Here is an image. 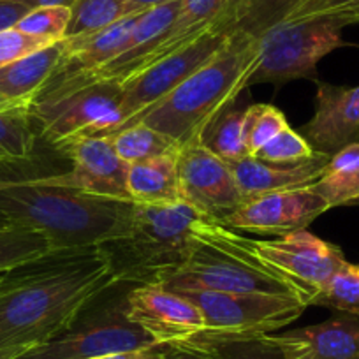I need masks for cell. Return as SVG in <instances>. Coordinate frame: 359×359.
<instances>
[{"mask_svg":"<svg viewBox=\"0 0 359 359\" xmlns=\"http://www.w3.org/2000/svg\"><path fill=\"white\" fill-rule=\"evenodd\" d=\"M113 285L116 280L101 247L37 259L27 278L0 298V348L46 344Z\"/></svg>","mask_w":359,"mask_h":359,"instance_id":"obj_1","label":"cell"},{"mask_svg":"<svg viewBox=\"0 0 359 359\" xmlns=\"http://www.w3.org/2000/svg\"><path fill=\"white\" fill-rule=\"evenodd\" d=\"M136 206L130 199L64 187L53 175L0 172V222L37 231L55 250L99 247L122 236Z\"/></svg>","mask_w":359,"mask_h":359,"instance_id":"obj_2","label":"cell"},{"mask_svg":"<svg viewBox=\"0 0 359 359\" xmlns=\"http://www.w3.org/2000/svg\"><path fill=\"white\" fill-rule=\"evenodd\" d=\"M257 58L259 32L240 23L208 64L176 86L137 122L165 134L180 147L201 140L212 120L234 104L247 88Z\"/></svg>","mask_w":359,"mask_h":359,"instance_id":"obj_3","label":"cell"},{"mask_svg":"<svg viewBox=\"0 0 359 359\" xmlns=\"http://www.w3.org/2000/svg\"><path fill=\"white\" fill-rule=\"evenodd\" d=\"M162 287L194 292H262L305 302L299 289L259 254L255 240L240 236L210 217L196 224L187 259Z\"/></svg>","mask_w":359,"mask_h":359,"instance_id":"obj_4","label":"cell"},{"mask_svg":"<svg viewBox=\"0 0 359 359\" xmlns=\"http://www.w3.org/2000/svg\"><path fill=\"white\" fill-rule=\"evenodd\" d=\"M205 217L185 201L137 205L129 231L99 245L116 284H168L187 259L192 231Z\"/></svg>","mask_w":359,"mask_h":359,"instance_id":"obj_5","label":"cell"},{"mask_svg":"<svg viewBox=\"0 0 359 359\" xmlns=\"http://www.w3.org/2000/svg\"><path fill=\"white\" fill-rule=\"evenodd\" d=\"M130 284H116L90 302L62 333L18 359H95L161 347L129 317Z\"/></svg>","mask_w":359,"mask_h":359,"instance_id":"obj_6","label":"cell"},{"mask_svg":"<svg viewBox=\"0 0 359 359\" xmlns=\"http://www.w3.org/2000/svg\"><path fill=\"white\" fill-rule=\"evenodd\" d=\"M120 83H86L64 94L37 99L29 116L37 137L64 151L85 137L109 136L120 123Z\"/></svg>","mask_w":359,"mask_h":359,"instance_id":"obj_7","label":"cell"},{"mask_svg":"<svg viewBox=\"0 0 359 359\" xmlns=\"http://www.w3.org/2000/svg\"><path fill=\"white\" fill-rule=\"evenodd\" d=\"M341 46H345L341 27L331 20L291 22L280 16L259 32L257 67L248 86L259 83L278 86L292 79L319 83L317 64Z\"/></svg>","mask_w":359,"mask_h":359,"instance_id":"obj_8","label":"cell"},{"mask_svg":"<svg viewBox=\"0 0 359 359\" xmlns=\"http://www.w3.org/2000/svg\"><path fill=\"white\" fill-rule=\"evenodd\" d=\"M191 299L203 313L205 330L199 338H247L273 333L294 323L309 309L303 299L262 292L176 291Z\"/></svg>","mask_w":359,"mask_h":359,"instance_id":"obj_9","label":"cell"},{"mask_svg":"<svg viewBox=\"0 0 359 359\" xmlns=\"http://www.w3.org/2000/svg\"><path fill=\"white\" fill-rule=\"evenodd\" d=\"M250 16V15H248ZM248 16H234L213 27L212 30L196 39L184 50L176 51L154 65L134 76L122 85V102H120V123L113 133L133 126L144 113L168 97L176 86L191 78L196 71L208 64L217 51L224 46L227 37ZM111 133V134H113Z\"/></svg>","mask_w":359,"mask_h":359,"instance_id":"obj_10","label":"cell"},{"mask_svg":"<svg viewBox=\"0 0 359 359\" xmlns=\"http://www.w3.org/2000/svg\"><path fill=\"white\" fill-rule=\"evenodd\" d=\"M176 171L184 201L210 219L222 222L245 203L233 165L212 154L201 140L180 148Z\"/></svg>","mask_w":359,"mask_h":359,"instance_id":"obj_11","label":"cell"},{"mask_svg":"<svg viewBox=\"0 0 359 359\" xmlns=\"http://www.w3.org/2000/svg\"><path fill=\"white\" fill-rule=\"evenodd\" d=\"M255 247L269 264L299 289L309 306L345 264L340 247L320 240L306 229L275 240H255Z\"/></svg>","mask_w":359,"mask_h":359,"instance_id":"obj_12","label":"cell"},{"mask_svg":"<svg viewBox=\"0 0 359 359\" xmlns=\"http://www.w3.org/2000/svg\"><path fill=\"white\" fill-rule=\"evenodd\" d=\"M327 210L331 208L326 199L310 185L248 199L236 212L226 217L222 224L234 231L284 236L306 229Z\"/></svg>","mask_w":359,"mask_h":359,"instance_id":"obj_13","label":"cell"},{"mask_svg":"<svg viewBox=\"0 0 359 359\" xmlns=\"http://www.w3.org/2000/svg\"><path fill=\"white\" fill-rule=\"evenodd\" d=\"M129 317L158 345H175L205 330L203 313L180 292L162 285H133L127 294Z\"/></svg>","mask_w":359,"mask_h":359,"instance_id":"obj_14","label":"cell"},{"mask_svg":"<svg viewBox=\"0 0 359 359\" xmlns=\"http://www.w3.org/2000/svg\"><path fill=\"white\" fill-rule=\"evenodd\" d=\"M62 154L71 158L72 168L65 172H53L57 184L104 198L129 199V164L118 157L108 136L79 140L69 144Z\"/></svg>","mask_w":359,"mask_h":359,"instance_id":"obj_15","label":"cell"},{"mask_svg":"<svg viewBox=\"0 0 359 359\" xmlns=\"http://www.w3.org/2000/svg\"><path fill=\"white\" fill-rule=\"evenodd\" d=\"M299 134L313 150L330 157L359 143V86L317 83L316 113Z\"/></svg>","mask_w":359,"mask_h":359,"instance_id":"obj_16","label":"cell"},{"mask_svg":"<svg viewBox=\"0 0 359 359\" xmlns=\"http://www.w3.org/2000/svg\"><path fill=\"white\" fill-rule=\"evenodd\" d=\"M254 4L255 0H180L175 23L161 37V41L141 57L133 78L147 71L155 62L184 50L219 23L234 16H248Z\"/></svg>","mask_w":359,"mask_h":359,"instance_id":"obj_17","label":"cell"},{"mask_svg":"<svg viewBox=\"0 0 359 359\" xmlns=\"http://www.w3.org/2000/svg\"><path fill=\"white\" fill-rule=\"evenodd\" d=\"M330 155L317 151L313 157L294 164H271L255 157H245L233 165L238 187L245 201L269 192L291 191V189L310 187L323 178Z\"/></svg>","mask_w":359,"mask_h":359,"instance_id":"obj_18","label":"cell"},{"mask_svg":"<svg viewBox=\"0 0 359 359\" xmlns=\"http://www.w3.org/2000/svg\"><path fill=\"white\" fill-rule=\"evenodd\" d=\"M65 55V39L0 67V111H30V106L57 72Z\"/></svg>","mask_w":359,"mask_h":359,"instance_id":"obj_19","label":"cell"},{"mask_svg":"<svg viewBox=\"0 0 359 359\" xmlns=\"http://www.w3.org/2000/svg\"><path fill=\"white\" fill-rule=\"evenodd\" d=\"M137 16L140 15L120 20L97 32L65 39L64 60L48 83L81 78L120 57L129 48Z\"/></svg>","mask_w":359,"mask_h":359,"instance_id":"obj_20","label":"cell"},{"mask_svg":"<svg viewBox=\"0 0 359 359\" xmlns=\"http://www.w3.org/2000/svg\"><path fill=\"white\" fill-rule=\"evenodd\" d=\"M175 345L199 348L212 359H310L306 345L289 333L226 340L192 337Z\"/></svg>","mask_w":359,"mask_h":359,"instance_id":"obj_21","label":"cell"},{"mask_svg":"<svg viewBox=\"0 0 359 359\" xmlns=\"http://www.w3.org/2000/svg\"><path fill=\"white\" fill-rule=\"evenodd\" d=\"M127 196L136 205H169L184 201L176 171V155L129 164Z\"/></svg>","mask_w":359,"mask_h":359,"instance_id":"obj_22","label":"cell"},{"mask_svg":"<svg viewBox=\"0 0 359 359\" xmlns=\"http://www.w3.org/2000/svg\"><path fill=\"white\" fill-rule=\"evenodd\" d=\"M287 333L306 345L310 359H359V316L341 313Z\"/></svg>","mask_w":359,"mask_h":359,"instance_id":"obj_23","label":"cell"},{"mask_svg":"<svg viewBox=\"0 0 359 359\" xmlns=\"http://www.w3.org/2000/svg\"><path fill=\"white\" fill-rule=\"evenodd\" d=\"M108 137L118 157L127 164L164 157V155H176L182 148L175 140L151 129L143 122L123 127V129L109 134Z\"/></svg>","mask_w":359,"mask_h":359,"instance_id":"obj_24","label":"cell"},{"mask_svg":"<svg viewBox=\"0 0 359 359\" xmlns=\"http://www.w3.org/2000/svg\"><path fill=\"white\" fill-rule=\"evenodd\" d=\"M245 109L234 104L227 106L201 134V143L229 164L250 157L245 144Z\"/></svg>","mask_w":359,"mask_h":359,"instance_id":"obj_25","label":"cell"},{"mask_svg":"<svg viewBox=\"0 0 359 359\" xmlns=\"http://www.w3.org/2000/svg\"><path fill=\"white\" fill-rule=\"evenodd\" d=\"M51 252L57 250L37 231L0 222V271L18 268Z\"/></svg>","mask_w":359,"mask_h":359,"instance_id":"obj_26","label":"cell"},{"mask_svg":"<svg viewBox=\"0 0 359 359\" xmlns=\"http://www.w3.org/2000/svg\"><path fill=\"white\" fill-rule=\"evenodd\" d=\"M136 13L127 0H76L71 8L65 39L97 32Z\"/></svg>","mask_w":359,"mask_h":359,"instance_id":"obj_27","label":"cell"},{"mask_svg":"<svg viewBox=\"0 0 359 359\" xmlns=\"http://www.w3.org/2000/svg\"><path fill=\"white\" fill-rule=\"evenodd\" d=\"M37 134L29 113L0 111V165H15L30 161Z\"/></svg>","mask_w":359,"mask_h":359,"instance_id":"obj_28","label":"cell"},{"mask_svg":"<svg viewBox=\"0 0 359 359\" xmlns=\"http://www.w3.org/2000/svg\"><path fill=\"white\" fill-rule=\"evenodd\" d=\"M312 305L359 316V264L345 261L326 287L313 298Z\"/></svg>","mask_w":359,"mask_h":359,"instance_id":"obj_29","label":"cell"},{"mask_svg":"<svg viewBox=\"0 0 359 359\" xmlns=\"http://www.w3.org/2000/svg\"><path fill=\"white\" fill-rule=\"evenodd\" d=\"M289 127L284 113L273 104H252L245 109V144L250 157Z\"/></svg>","mask_w":359,"mask_h":359,"instance_id":"obj_30","label":"cell"},{"mask_svg":"<svg viewBox=\"0 0 359 359\" xmlns=\"http://www.w3.org/2000/svg\"><path fill=\"white\" fill-rule=\"evenodd\" d=\"M69 22H71V8H62V6L36 8L20 20L16 29L53 44L65 39Z\"/></svg>","mask_w":359,"mask_h":359,"instance_id":"obj_31","label":"cell"},{"mask_svg":"<svg viewBox=\"0 0 359 359\" xmlns=\"http://www.w3.org/2000/svg\"><path fill=\"white\" fill-rule=\"evenodd\" d=\"M316 154L317 151L313 150L312 144L302 134L292 130L291 127H285L257 151L255 158L271 164H294V162L306 161Z\"/></svg>","mask_w":359,"mask_h":359,"instance_id":"obj_32","label":"cell"},{"mask_svg":"<svg viewBox=\"0 0 359 359\" xmlns=\"http://www.w3.org/2000/svg\"><path fill=\"white\" fill-rule=\"evenodd\" d=\"M51 43L39 39V37L29 36L16 27L0 32V67L13 64V62L25 58L43 48L50 46Z\"/></svg>","mask_w":359,"mask_h":359,"instance_id":"obj_33","label":"cell"},{"mask_svg":"<svg viewBox=\"0 0 359 359\" xmlns=\"http://www.w3.org/2000/svg\"><path fill=\"white\" fill-rule=\"evenodd\" d=\"M313 189L326 199L330 208L359 205V171L347 178H320Z\"/></svg>","mask_w":359,"mask_h":359,"instance_id":"obj_34","label":"cell"},{"mask_svg":"<svg viewBox=\"0 0 359 359\" xmlns=\"http://www.w3.org/2000/svg\"><path fill=\"white\" fill-rule=\"evenodd\" d=\"M355 2H359V0H292L282 18L291 20V22L326 18L331 13L355 4Z\"/></svg>","mask_w":359,"mask_h":359,"instance_id":"obj_35","label":"cell"},{"mask_svg":"<svg viewBox=\"0 0 359 359\" xmlns=\"http://www.w3.org/2000/svg\"><path fill=\"white\" fill-rule=\"evenodd\" d=\"M359 171V143H352L331 155L323 178L338 180L352 176Z\"/></svg>","mask_w":359,"mask_h":359,"instance_id":"obj_36","label":"cell"},{"mask_svg":"<svg viewBox=\"0 0 359 359\" xmlns=\"http://www.w3.org/2000/svg\"><path fill=\"white\" fill-rule=\"evenodd\" d=\"M30 11L32 9L29 6L22 4L18 0H0V32L18 25L20 20Z\"/></svg>","mask_w":359,"mask_h":359,"instance_id":"obj_37","label":"cell"},{"mask_svg":"<svg viewBox=\"0 0 359 359\" xmlns=\"http://www.w3.org/2000/svg\"><path fill=\"white\" fill-rule=\"evenodd\" d=\"M32 264L34 261H30L27 262V264L18 266V268L8 269V271H0V298H2L6 292L11 291L13 287H16L23 278H27V275H29L30 269H32Z\"/></svg>","mask_w":359,"mask_h":359,"instance_id":"obj_38","label":"cell"},{"mask_svg":"<svg viewBox=\"0 0 359 359\" xmlns=\"http://www.w3.org/2000/svg\"><path fill=\"white\" fill-rule=\"evenodd\" d=\"M324 20H331V22H334L337 25H340L341 29L347 25H359V2L347 6V8L338 9V11L331 13V15L326 16Z\"/></svg>","mask_w":359,"mask_h":359,"instance_id":"obj_39","label":"cell"},{"mask_svg":"<svg viewBox=\"0 0 359 359\" xmlns=\"http://www.w3.org/2000/svg\"><path fill=\"white\" fill-rule=\"evenodd\" d=\"M164 359H212L206 352L187 345H165Z\"/></svg>","mask_w":359,"mask_h":359,"instance_id":"obj_40","label":"cell"},{"mask_svg":"<svg viewBox=\"0 0 359 359\" xmlns=\"http://www.w3.org/2000/svg\"><path fill=\"white\" fill-rule=\"evenodd\" d=\"M165 345L155 348H147V351H136V352H126V354H115V355H104V358L95 359H155L164 352Z\"/></svg>","mask_w":359,"mask_h":359,"instance_id":"obj_41","label":"cell"},{"mask_svg":"<svg viewBox=\"0 0 359 359\" xmlns=\"http://www.w3.org/2000/svg\"><path fill=\"white\" fill-rule=\"evenodd\" d=\"M127 2H129V6L136 15H141V13L148 11V9L169 4V2H175V0H127Z\"/></svg>","mask_w":359,"mask_h":359,"instance_id":"obj_42","label":"cell"},{"mask_svg":"<svg viewBox=\"0 0 359 359\" xmlns=\"http://www.w3.org/2000/svg\"><path fill=\"white\" fill-rule=\"evenodd\" d=\"M22 4L29 6L30 9L36 8H53V6H62V8H72L76 0H18Z\"/></svg>","mask_w":359,"mask_h":359,"instance_id":"obj_43","label":"cell"},{"mask_svg":"<svg viewBox=\"0 0 359 359\" xmlns=\"http://www.w3.org/2000/svg\"><path fill=\"white\" fill-rule=\"evenodd\" d=\"M32 347H6L0 348V359H18Z\"/></svg>","mask_w":359,"mask_h":359,"instance_id":"obj_44","label":"cell"},{"mask_svg":"<svg viewBox=\"0 0 359 359\" xmlns=\"http://www.w3.org/2000/svg\"><path fill=\"white\" fill-rule=\"evenodd\" d=\"M164 354H165V348H164V352H162V354L158 355V358H155V359H164Z\"/></svg>","mask_w":359,"mask_h":359,"instance_id":"obj_45","label":"cell"}]
</instances>
